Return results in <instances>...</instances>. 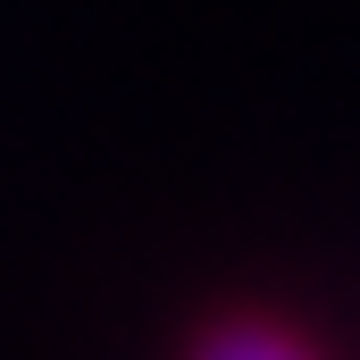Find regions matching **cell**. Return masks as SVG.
Segmentation results:
<instances>
[{
	"mask_svg": "<svg viewBox=\"0 0 360 360\" xmlns=\"http://www.w3.org/2000/svg\"><path fill=\"white\" fill-rule=\"evenodd\" d=\"M193 360H310L302 344H285L276 327H218V335H201V352Z\"/></svg>",
	"mask_w": 360,
	"mask_h": 360,
	"instance_id": "1",
	"label": "cell"
}]
</instances>
